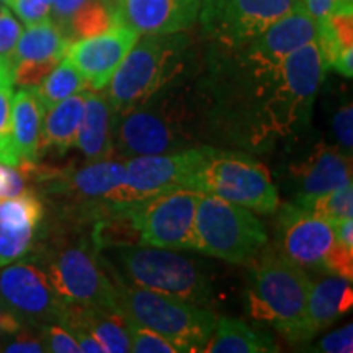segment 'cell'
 Instances as JSON below:
<instances>
[{
  "mask_svg": "<svg viewBox=\"0 0 353 353\" xmlns=\"http://www.w3.org/2000/svg\"><path fill=\"white\" fill-rule=\"evenodd\" d=\"M327 70L316 41L291 52L278 68L259 70L263 83L255 90L254 141L288 136L306 125Z\"/></svg>",
  "mask_w": 353,
  "mask_h": 353,
  "instance_id": "1",
  "label": "cell"
},
{
  "mask_svg": "<svg viewBox=\"0 0 353 353\" xmlns=\"http://www.w3.org/2000/svg\"><path fill=\"white\" fill-rule=\"evenodd\" d=\"M311 285L304 268L265 245L250 273V314L268 322L291 343L307 342L304 319Z\"/></svg>",
  "mask_w": 353,
  "mask_h": 353,
  "instance_id": "2",
  "label": "cell"
},
{
  "mask_svg": "<svg viewBox=\"0 0 353 353\" xmlns=\"http://www.w3.org/2000/svg\"><path fill=\"white\" fill-rule=\"evenodd\" d=\"M112 309L132 324L165 337L179 353L203 352L216 325V316L210 309L141 286L126 285L121 280L113 281Z\"/></svg>",
  "mask_w": 353,
  "mask_h": 353,
  "instance_id": "3",
  "label": "cell"
},
{
  "mask_svg": "<svg viewBox=\"0 0 353 353\" xmlns=\"http://www.w3.org/2000/svg\"><path fill=\"white\" fill-rule=\"evenodd\" d=\"M188 38L180 33L139 34L107 83L113 110L123 113L161 92L182 69Z\"/></svg>",
  "mask_w": 353,
  "mask_h": 353,
  "instance_id": "4",
  "label": "cell"
},
{
  "mask_svg": "<svg viewBox=\"0 0 353 353\" xmlns=\"http://www.w3.org/2000/svg\"><path fill=\"white\" fill-rule=\"evenodd\" d=\"M267 244V231L250 210L201 192L195 214V250L244 265L255 260Z\"/></svg>",
  "mask_w": 353,
  "mask_h": 353,
  "instance_id": "5",
  "label": "cell"
},
{
  "mask_svg": "<svg viewBox=\"0 0 353 353\" xmlns=\"http://www.w3.org/2000/svg\"><path fill=\"white\" fill-rule=\"evenodd\" d=\"M195 190L213 193L262 214H270L280 206L276 187L267 167L247 154L219 151L206 145H203Z\"/></svg>",
  "mask_w": 353,
  "mask_h": 353,
  "instance_id": "6",
  "label": "cell"
},
{
  "mask_svg": "<svg viewBox=\"0 0 353 353\" xmlns=\"http://www.w3.org/2000/svg\"><path fill=\"white\" fill-rule=\"evenodd\" d=\"M132 285L205 306L213 296L208 276L195 260L164 247H121L114 254Z\"/></svg>",
  "mask_w": 353,
  "mask_h": 353,
  "instance_id": "7",
  "label": "cell"
},
{
  "mask_svg": "<svg viewBox=\"0 0 353 353\" xmlns=\"http://www.w3.org/2000/svg\"><path fill=\"white\" fill-rule=\"evenodd\" d=\"M201 192L179 188L139 201L123 203L139 245L195 250V214Z\"/></svg>",
  "mask_w": 353,
  "mask_h": 353,
  "instance_id": "8",
  "label": "cell"
},
{
  "mask_svg": "<svg viewBox=\"0 0 353 353\" xmlns=\"http://www.w3.org/2000/svg\"><path fill=\"white\" fill-rule=\"evenodd\" d=\"M296 8L299 0H201L198 19L210 38L241 46Z\"/></svg>",
  "mask_w": 353,
  "mask_h": 353,
  "instance_id": "9",
  "label": "cell"
},
{
  "mask_svg": "<svg viewBox=\"0 0 353 353\" xmlns=\"http://www.w3.org/2000/svg\"><path fill=\"white\" fill-rule=\"evenodd\" d=\"M201 159L203 148L132 157L126 164V185L112 203L139 201L179 188L195 190Z\"/></svg>",
  "mask_w": 353,
  "mask_h": 353,
  "instance_id": "10",
  "label": "cell"
},
{
  "mask_svg": "<svg viewBox=\"0 0 353 353\" xmlns=\"http://www.w3.org/2000/svg\"><path fill=\"white\" fill-rule=\"evenodd\" d=\"M46 276L63 304H87L112 309L113 281L99 267L85 245L63 249L50 260Z\"/></svg>",
  "mask_w": 353,
  "mask_h": 353,
  "instance_id": "11",
  "label": "cell"
},
{
  "mask_svg": "<svg viewBox=\"0 0 353 353\" xmlns=\"http://www.w3.org/2000/svg\"><path fill=\"white\" fill-rule=\"evenodd\" d=\"M0 298L25 324L41 327L61 322L63 303L52 290L46 273L34 263L6 265L0 272Z\"/></svg>",
  "mask_w": 353,
  "mask_h": 353,
  "instance_id": "12",
  "label": "cell"
},
{
  "mask_svg": "<svg viewBox=\"0 0 353 353\" xmlns=\"http://www.w3.org/2000/svg\"><path fill=\"white\" fill-rule=\"evenodd\" d=\"M335 244L334 224L296 205H283L276 219V250L301 268L324 272V260Z\"/></svg>",
  "mask_w": 353,
  "mask_h": 353,
  "instance_id": "13",
  "label": "cell"
},
{
  "mask_svg": "<svg viewBox=\"0 0 353 353\" xmlns=\"http://www.w3.org/2000/svg\"><path fill=\"white\" fill-rule=\"evenodd\" d=\"M117 148L125 156H152L175 152L187 143L180 125L170 112L154 110L148 103L118 113Z\"/></svg>",
  "mask_w": 353,
  "mask_h": 353,
  "instance_id": "14",
  "label": "cell"
},
{
  "mask_svg": "<svg viewBox=\"0 0 353 353\" xmlns=\"http://www.w3.org/2000/svg\"><path fill=\"white\" fill-rule=\"evenodd\" d=\"M138 38L134 30L114 25L95 37L72 41L64 57L76 65L88 88L103 90Z\"/></svg>",
  "mask_w": 353,
  "mask_h": 353,
  "instance_id": "15",
  "label": "cell"
},
{
  "mask_svg": "<svg viewBox=\"0 0 353 353\" xmlns=\"http://www.w3.org/2000/svg\"><path fill=\"white\" fill-rule=\"evenodd\" d=\"M317 33V21L299 7L272 23L252 41L245 43V63L254 70L275 69L291 52L316 41Z\"/></svg>",
  "mask_w": 353,
  "mask_h": 353,
  "instance_id": "16",
  "label": "cell"
},
{
  "mask_svg": "<svg viewBox=\"0 0 353 353\" xmlns=\"http://www.w3.org/2000/svg\"><path fill=\"white\" fill-rule=\"evenodd\" d=\"M201 0H117L114 17L138 34L182 33L195 25Z\"/></svg>",
  "mask_w": 353,
  "mask_h": 353,
  "instance_id": "17",
  "label": "cell"
},
{
  "mask_svg": "<svg viewBox=\"0 0 353 353\" xmlns=\"http://www.w3.org/2000/svg\"><path fill=\"white\" fill-rule=\"evenodd\" d=\"M293 174L299 182V193L293 205L303 206L312 198L352 182V161L337 148L319 144L306 162L294 167Z\"/></svg>",
  "mask_w": 353,
  "mask_h": 353,
  "instance_id": "18",
  "label": "cell"
},
{
  "mask_svg": "<svg viewBox=\"0 0 353 353\" xmlns=\"http://www.w3.org/2000/svg\"><path fill=\"white\" fill-rule=\"evenodd\" d=\"M61 183L54 192L68 193L88 203H112L117 193L126 185V165L118 161H94L76 172L59 176Z\"/></svg>",
  "mask_w": 353,
  "mask_h": 353,
  "instance_id": "19",
  "label": "cell"
},
{
  "mask_svg": "<svg viewBox=\"0 0 353 353\" xmlns=\"http://www.w3.org/2000/svg\"><path fill=\"white\" fill-rule=\"evenodd\" d=\"M85 105L76 145L88 161H101L113 152V107L107 94L85 88Z\"/></svg>",
  "mask_w": 353,
  "mask_h": 353,
  "instance_id": "20",
  "label": "cell"
},
{
  "mask_svg": "<svg viewBox=\"0 0 353 353\" xmlns=\"http://www.w3.org/2000/svg\"><path fill=\"white\" fill-rule=\"evenodd\" d=\"M353 306L352 281L347 278L330 275L311 285L306 304L307 337H314L319 330L329 327L339 317L350 311Z\"/></svg>",
  "mask_w": 353,
  "mask_h": 353,
  "instance_id": "21",
  "label": "cell"
},
{
  "mask_svg": "<svg viewBox=\"0 0 353 353\" xmlns=\"http://www.w3.org/2000/svg\"><path fill=\"white\" fill-rule=\"evenodd\" d=\"M83 92L85 90L68 97V99L52 105L51 108L44 112L38 156L50 151L64 154L72 145H76L79 126H81L83 114V105H85Z\"/></svg>",
  "mask_w": 353,
  "mask_h": 353,
  "instance_id": "22",
  "label": "cell"
},
{
  "mask_svg": "<svg viewBox=\"0 0 353 353\" xmlns=\"http://www.w3.org/2000/svg\"><path fill=\"white\" fill-rule=\"evenodd\" d=\"M44 108L34 87H23L13 94L12 136L21 162H37Z\"/></svg>",
  "mask_w": 353,
  "mask_h": 353,
  "instance_id": "23",
  "label": "cell"
},
{
  "mask_svg": "<svg viewBox=\"0 0 353 353\" xmlns=\"http://www.w3.org/2000/svg\"><path fill=\"white\" fill-rule=\"evenodd\" d=\"M276 343L270 335L259 332L234 317H218L213 335L203 348L206 353H262L276 352Z\"/></svg>",
  "mask_w": 353,
  "mask_h": 353,
  "instance_id": "24",
  "label": "cell"
},
{
  "mask_svg": "<svg viewBox=\"0 0 353 353\" xmlns=\"http://www.w3.org/2000/svg\"><path fill=\"white\" fill-rule=\"evenodd\" d=\"M70 41L51 19L28 25L15 48L17 61L63 59ZM15 65V64H13Z\"/></svg>",
  "mask_w": 353,
  "mask_h": 353,
  "instance_id": "25",
  "label": "cell"
},
{
  "mask_svg": "<svg viewBox=\"0 0 353 353\" xmlns=\"http://www.w3.org/2000/svg\"><path fill=\"white\" fill-rule=\"evenodd\" d=\"M114 25H118L114 17V3L112 6L107 0H88L85 6L70 17L63 33L72 43L76 39L90 38L107 32Z\"/></svg>",
  "mask_w": 353,
  "mask_h": 353,
  "instance_id": "26",
  "label": "cell"
},
{
  "mask_svg": "<svg viewBox=\"0 0 353 353\" xmlns=\"http://www.w3.org/2000/svg\"><path fill=\"white\" fill-rule=\"evenodd\" d=\"M85 88L88 87L82 74L69 59L63 57L59 64L44 77V81L38 87H34V90H37L38 99L46 112L52 105L59 103L68 97L76 95Z\"/></svg>",
  "mask_w": 353,
  "mask_h": 353,
  "instance_id": "27",
  "label": "cell"
},
{
  "mask_svg": "<svg viewBox=\"0 0 353 353\" xmlns=\"http://www.w3.org/2000/svg\"><path fill=\"white\" fill-rule=\"evenodd\" d=\"M43 216V201L30 192L0 201V223L6 224V226L37 229Z\"/></svg>",
  "mask_w": 353,
  "mask_h": 353,
  "instance_id": "28",
  "label": "cell"
},
{
  "mask_svg": "<svg viewBox=\"0 0 353 353\" xmlns=\"http://www.w3.org/2000/svg\"><path fill=\"white\" fill-rule=\"evenodd\" d=\"M299 208H304L314 213L319 218H324L329 223H337L341 219H347L353 216V185L348 182L341 185L332 192L312 198L304 203Z\"/></svg>",
  "mask_w": 353,
  "mask_h": 353,
  "instance_id": "29",
  "label": "cell"
},
{
  "mask_svg": "<svg viewBox=\"0 0 353 353\" xmlns=\"http://www.w3.org/2000/svg\"><path fill=\"white\" fill-rule=\"evenodd\" d=\"M37 229L10 228L0 223V267L17 262L28 252Z\"/></svg>",
  "mask_w": 353,
  "mask_h": 353,
  "instance_id": "30",
  "label": "cell"
},
{
  "mask_svg": "<svg viewBox=\"0 0 353 353\" xmlns=\"http://www.w3.org/2000/svg\"><path fill=\"white\" fill-rule=\"evenodd\" d=\"M12 85H0V162L8 165H19L12 136Z\"/></svg>",
  "mask_w": 353,
  "mask_h": 353,
  "instance_id": "31",
  "label": "cell"
},
{
  "mask_svg": "<svg viewBox=\"0 0 353 353\" xmlns=\"http://www.w3.org/2000/svg\"><path fill=\"white\" fill-rule=\"evenodd\" d=\"M128 332H130L131 352L134 353H179L174 343L165 337L145 329L143 325L132 324L128 321Z\"/></svg>",
  "mask_w": 353,
  "mask_h": 353,
  "instance_id": "32",
  "label": "cell"
},
{
  "mask_svg": "<svg viewBox=\"0 0 353 353\" xmlns=\"http://www.w3.org/2000/svg\"><path fill=\"white\" fill-rule=\"evenodd\" d=\"M21 32L23 28L13 13L7 7H0V61L7 64L12 72L15 64V48Z\"/></svg>",
  "mask_w": 353,
  "mask_h": 353,
  "instance_id": "33",
  "label": "cell"
},
{
  "mask_svg": "<svg viewBox=\"0 0 353 353\" xmlns=\"http://www.w3.org/2000/svg\"><path fill=\"white\" fill-rule=\"evenodd\" d=\"M61 59L17 61L13 65V83L20 87H38Z\"/></svg>",
  "mask_w": 353,
  "mask_h": 353,
  "instance_id": "34",
  "label": "cell"
},
{
  "mask_svg": "<svg viewBox=\"0 0 353 353\" xmlns=\"http://www.w3.org/2000/svg\"><path fill=\"white\" fill-rule=\"evenodd\" d=\"M0 352L41 353L46 350H44L39 327H34V325H30V324H23L15 334H12L10 337L2 343V350Z\"/></svg>",
  "mask_w": 353,
  "mask_h": 353,
  "instance_id": "35",
  "label": "cell"
},
{
  "mask_svg": "<svg viewBox=\"0 0 353 353\" xmlns=\"http://www.w3.org/2000/svg\"><path fill=\"white\" fill-rule=\"evenodd\" d=\"M44 350L52 353H81L74 335L61 324H46L39 327Z\"/></svg>",
  "mask_w": 353,
  "mask_h": 353,
  "instance_id": "36",
  "label": "cell"
},
{
  "mask_svg": "<svg viewBox=\"0 0 353 353\" xmlns=\"http://www.w3.org/2000/svg\"><path fill=\"white\" fill-rule=\"evenodd\" d=\"M324 273L353 280V247L343 245L335 241L324 260Z\"/></svg>",
  "mask_w": 353,
  "mask_h": 353,
  "instance_id": "37",
  "label": "cell"
},
{
  "mask_svg": "<svg viewBox=\"0 0 353 353\" xmlns=\"http://www.w3.org/2000/svg\"><path fill=\"white\" fill-rule=\"evenodd\" d=\"M25 176L26 174L20 164L8 165L0 162V201L28 192L26 190Z\"/></svg>",
  "mask_w": 353,
  "mask_h": 353,
  "instance_id": "38",
  "label": "cell"
},
{
  "mask_svg": "<svg viewBox=\"0 0 353 353\" xmlns=\"http://www.w3.org/2000/svg\"><path fill=\"white\" fill-rule=\"evenodd\" d=\"M8 6L26 26L51 19V6L43 0H10Z\"/></svg>",
  "mask_w": 353,
  "mask_h": 353,
  "instance_id": "39",
  "label": "cell"
},
{
  "mask_svg": "<svg viewBox=\"0 0 353 353\" xmlns=\"http://www.w3.org/2000/svg\"><path fill=\"white\" fill-rule=\"evenodd\" d=\"M316 352L324 353H352L353 352V324H347L343 327L334 330L321 339Z\"/></svg>",
  "mask_w": 353,
  "mask_h": 353,
  "instance_id": "40",
  "label": "cell"
},
{
  "mask_svg": "<svg viewBox=\"0 0 353 353\" xmlns=\"http://www.w3.org/2000/svg\"><path fill=\"white\" fill-rule=\"evenodd\" d=\"M342 50L353 48V12H332L325 19Z\"/></svg>",
  "mask_w": 353,
  "mask_h": 353,
  "instance_id": "41",
  "label": "cell"
},
{
  "mask_svg": "<svg viewBox=\"0 0 353 353\" xmlns=\"http://www.w3.org/2000/svg\"><path fill=\"white\" fill-rule=\"evenodd\" d=\"M332 128L335 132V138L343 148V151L350 154L353 145V108L352 103L343 105L342 108L337 110V113L332 118Z\"/></svg>",
  "mask_w": 353,
  "mask_h": 353,
  "instance_id": "42",
  "label": "cell"
},
{
  "mask_svg": "<svg viewBox=\"0 0 353 353\" xmlns=\"http://www.w3.org/2000/svg\"><path fill=\"white\" fill-rule=\"evenodd\" d=\"M88 0H51V15L54 23L59 26L61 32L64 30L70 17L76 13Z\"/></svg>",
  "mask_w": 353,
  "mask_h": 353,
  "instance_id": "43",
  "label": "cell"
},
{
  "mask_svg": "<svg viewBox=\"0 0 353 353\" xmlns=\"http://www.w3.org/2000/svg\"><path fill=\"white\" fill-rule=\"evenodd\" d=\"M25 322L20 321L10 309L7 307V304L0 298V350H2V343L10 337L12 334H15Z\"/></svg>",
  "mask_w": 353,
  "mask_h": 353,
  "instance_id": "44",
  "label": "cell"
},
{
  "mask_svg": "<svg viewBox=\"0 0 353 353\" xmlns=\"http://www.w3.org/2000/svg\"><path fill=\"white\" fill-rule=\"evenodd\" d=\"M299 7L316 21H322L334 12L335 0H299Z\"/></svg>",
  "mask_w": 353,
  "mask_h": 353,
  "instance_id": "45",
  "label": "cell"
},
{
  "mask_svg": "<svg viewBox=\"0 0 353 353\" xmlns=\"http://www.w3.org/2000/svg\"><path fill=\"white\" fill-rule=\"evenodd\" d=\"M335 241L341 242L343 245L353 247V218L341 219L334 223Z\"/></svg>",
  "mask_w": 353,
  "mask_h": 353,
  "instance_id": "46",
  "label": "cell"
},
{
  "mask_svg": "<svg viewBox=\"0 0 353 353\" xmlns=\"http://www.w3.org/2000/svg\"><path fill=\"white\" fill-rule=\"evenodd\" d=\"M332 68L341 72L342 76L350 79L353 76V48H345V50L341 51V54L337 56Z\"/></svg>",
  "mask_w": 353,
  "mask_h": 353,
  "instance_id": "47",
  "label": "cell"
},
{
  "mask_svg": "<svg viewBox=\"0 0 353 353\" xmlns=\"http://www.w3.org/2000/svg\"><path fill=\"white\" fill-rule=\"evenodd\" d=\"M0 85H13V72L7 64L0 61Z\"/></svg>",
  "mask_w": 353,
  "mask_h": 353,
  "instance_id": "48",
  "label": "cell"
},
{
  "mask_svg": "<svg viewBox=\"0 0 353 353\" xmlns=\"http://www.w3.org/2000/svg\"><path fill=\"white\" fill-rule=\"evenodd\" d=\"M334 12H353L352 0H335Z\"/></svg>",
  "mask_w": 353,
  "mask_h": 353,
  "instance_id": "49",
  "label": "cell"
},
{
  "mask_svg": "<svg viewBox=\"0 0 353 353\" xmlns=\"http://www.w3.org/2000/svg\"><path fill=\"white\" fill-rule=\"evenodd\" d=\"M0 2H2V3H7V6H8V3H10V0H0Z\"/></svg>",
  "mask_w": 353,
  "mask_h": 353,
  "instance_id": "50",
  "label": "cell"
}]
</instances>
